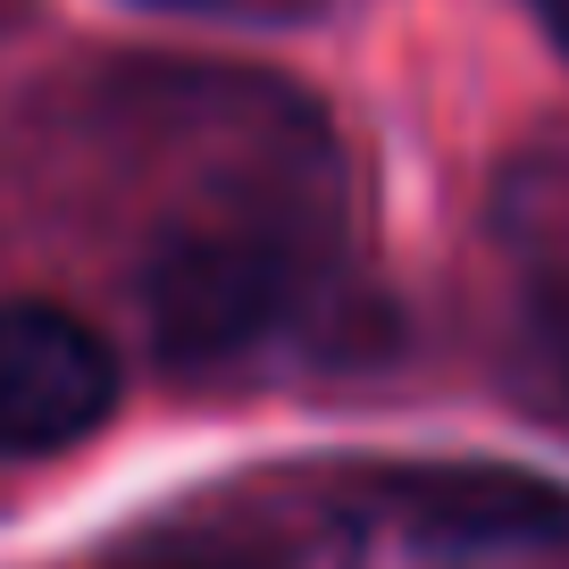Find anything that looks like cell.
I'll return each instance as SVG.
<instances>
[{
	"label": "cell",
	"instance_id": "cell-1",
	"mask_svg": "<svg viewBox=\"0 0 569 569\" xmlns=\"http://www.w3.org/2000/svg\"><path fill=\"white\" fill-rule=\"evenodd\" d=\"M293 302H302V243L284 227H251V218L177 227L142 268L151 336L184 369L251 352L260 336H277L293 319Z\"/></svg>",
	"mask_w": 569,
	"mask_h": 569
},
{
	"label": "cell",
	"instance_id": "cell-2",
	"mask_svg": "<svg viewBox=\"0 0 569 569\" xmlns=\"http://www.w3.org/2000/svg\"><path fill=\"white\" fill-rule=\"evenodd\" d=\"M118 410V352L59 302H0V452H68Z\"/></svg>",
	"mask_w": 569,
	"mask_h": 569
},
{
	"label": "cell",
	"instance_id": "cell-3",
	"mask_svg": "<svg viewBox=\"0 0 569 569\" xmlns=\"http://www.w3.org/2000/svg\"><path fill=\"white\" fill-rule=\"evenodd\" d=\"M386 502L410 536L452 552L569 545V486L528 478V469H393Z\"/></svg>",
	"mask_w": 569,
	"mask_h": 569
},
{
	"label": "cell",
	"instance_id": "cell-4",
	"mask_svg": "<svg viewBox=\"0 0 569 569\" xmlns=\"http://www.w3.org/2000/svg\"><path fill=\"white\" fill-rule=\"evenodd\" d=\"M528 9H536V18H545V34H552V42H561V51H569V0H528Z\"/></svg>",
	"mask_w": 569,
	"mask_h": 569
}]
</instances>
